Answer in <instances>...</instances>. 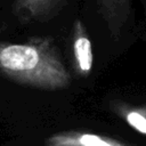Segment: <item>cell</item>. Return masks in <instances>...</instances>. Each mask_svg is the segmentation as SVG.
<instances>
[{"label":"cell","instance_id":"obj_1","mask_svg":"<svg viewBox=\"0 0 146 146\" xmlns=\"http://www.w3.org/2000/svg\"><path fill=\"white\" fill-rule=\"evenodd\" d=\"M0 73L16 83L44 90L65 89L71 83L59 50L48 38L0 42Z\"/></svg>","mask_w":146,"mask_h":146},{"label":"cell","instance_id":"obj_4","mask_svg":"<svg viewBox=\"0 0 146 146\" xmlns=\"http://www.w3.org/2000/svg\"><path fill=\"white\" fill-rule=\"evenodd\" d=\"M73 56L76 70L80 75L87 76L90 74L94 65L92 44L81 21L74 24V39H73Z\"/></svg>","mask_w":146,"mask_h":146},{"label":"cell","instance_id":"obj_6","mask_svg":"<svg viewBox=\"0 0 146 146\" xmlns=\"http://www.w3.org/2000/svg\"><path fill=\"white\" fill-rule=\"evenodd\" d=\"M113 111L133 130L146 136V105L135 106L125 103H114Z\"/></svg>","mask_w":146,"mask_h":146},{"label":"cell","instance_id":"obj_2","mask_svg":"<svg viewBox=\"0 0 146 146\" xmlns=\"http://www.w3.org/2000/svg\"><path fill=\"white\" fill-rule=\"evenodd\" d=\"M94 2L112 39L119 40L135 24V0H94Z\"/></svg>","mask_w":146,"mask_h":146},{"label":"cell","instance_id":"obj_5","mask_svg":"<svg viewBox=\"0 0 146 146\" xmlns=\"http://www.w3.org/2000/svg\"><path fill=\"white\" fill-rule=\"evenodd\" d=\"M64 0H15L16 9L34 19H46L55 14Z\"/></svg>","mask_w":146,"mask_h":146},{"label":"cell","instance_id":"obj_3","mask_svg":"<svg viewBox=\"0 0 146 146\" xmlns=\"http://www.w3.org/2000/svg\"><path fill=\"white\" fill-rule=\"evenodd\" d=\"M44 146H135L108 136L82 131H60L50 135Z\"/></svg>","mask_w":146,"mask_h":146},{"label":"cell","instance_id":"obj_7","mask_svg":"<svg viewBox=\"0 0 146 146\" xmlns=\"http://www.w3.org/2000/svg\"><path fill=\"white\" fill-rule=\"evenodd\" d=\"M141 2H143V3L145 5V6H146V0H141Z\"/></svg>","mask_w":146,"mask_h":146}]
</instances>
